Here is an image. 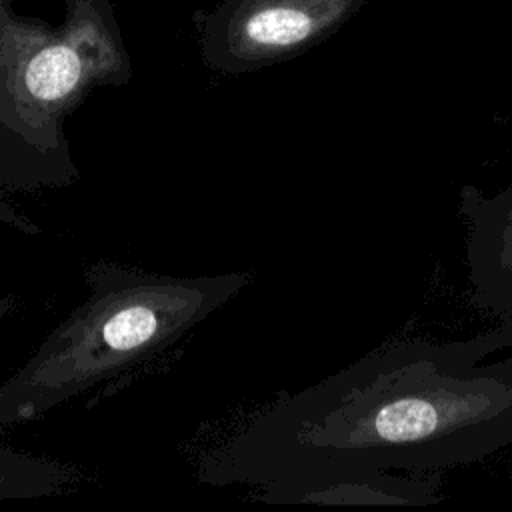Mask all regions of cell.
Instances as JSON below:
<instances>
[{
    "instance_id": "6",
    "label": "cell",
    "mask_w": 512,
    "mask_h": 512,
    "mask_svg": "<svg viewBox=\"0 0 512 512\" xmlns=\"http://www.w3.org/2000/svg\"><path fill=\"white\" fill-rule=\"evenodd\" d=\"M490 312L498 314V318H500V324L496 328H492V334H494L500 350L512 348V302H504V304L492 308Z\"/></svg>"
},
{
    "instance_id": "7",
    "label": "cell",
    "mask_w": 512,
    "mask_h": 512,
    "mask_svg": "<svg viewBox=\"0 0 512 512\" xmlns=\"http://www.w3.org/2000/svg\"><path fill=\"white\" fill-rule=\"evenodd\" d=\"M18 306V300L14 296H0V318L8 316Z\"/></svg>"
},
{
    "instance_id": "4",
    "label": "cell",
    "mask_w": 512,
    "mask_h": 512,
    "mask_svg": "<svg viewBox=\"0 0 512 512\" xmlns=\"http://www.w3.org/2000/svg\"><path fill=\"white\" fill-rule=\"evenodd\" d=\"M460 216L466 224V266L474 304L492 310L512 302V172L494 196L470 184L462 186Z\"/></svg>"
},
{
    "instance_id": "2",
    "label": "cell",
    "mask_w": 512,
    "mask_h": 512,
    "mask_svg": "<svg viewBox=\"0 0 512 512\" xmlns=\"http://www.w3.org/2000/svg\"><path fill=\"white\" fill-rule=\"evenodd\" d=\"M130 78L110 0H0V190L78 182L66 118L92 90Z\"/></svg>"
},
{
    "instance_id": "1",
    "label": "cell",
    "mask_w": 512,
    "mask_h": 512,
    "mask_svg": "<svg viewBox=\"0 0 512 512\" xmlns=\"http://www.w3.org/2000/svg\"><path fill=\"white\" fill-rule=\"evenodd\" d=\"M492 330L400 340L286 394L210 456L202 480L252 484L296 504L322 484L372 472H442L512 446V356Z\"/></svg>"
},
{
    "instance_id": "3",
    "label": "cell",
    "mask_w": 512,
    "mask_h": 512,
    "mask_svg": "<svg viewBox=\"0 0 512 512\" xmlns=\"http://www.w3.org/2000/svg\"><path fill=\"white\" fill-rule=\"evenodd\" d=\"M84 280L88 296L0 384L2 430L152 362L238 296L252 274L172 276L96 260Z\"/></svg>"
},
{
    "instance_id": "5",
    "label": "cell",
    "mask_w": 512,
    "mask_h": 512,
    "mask_svg": "<svg viewBox=\"0 0 512 512\" xmlns=\"http://www.w3.org/2000/svg\"><path fill=\"white\" fill-rule=\"evenodd\" d=\"M440 472L398 476L394 472H372L316 486L304 492L296 504L322 506H432L444 500Z\"/></svg>"
}]
</instances>
